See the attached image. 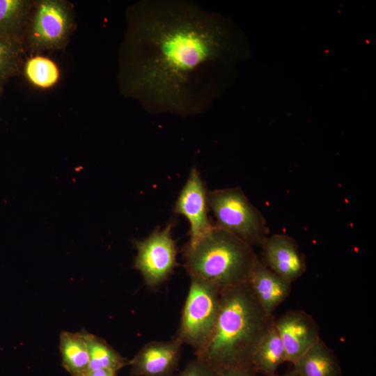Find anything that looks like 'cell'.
Returning a JSON list of instances; mask_svg holds the SVG:
<instances>
[{
	"mask_svg": "<svg viewBox=\"0 0 376 376\" xmlns=\"http://www.w3.org/2000/svg\"><path fill=\"white\" fill-rule=\"evenodd\" d=\"M122 86L153 113L200 114L224 88L237 58L225 19L183 0H146L128 13Z\"/></svg>",
	"mask_w": 376,
	"mask_h": 376,
	"instance_id": "cell-1",
	"label": "cell"
},
{
	"mask_svg": "<svg viewBox=\"0 0 376 376\" xmlns=\"http://www.w3.org/2000/svg\"><path fill=\"white\" fill-rule=\"evenodd\" d=\"M274 320L247 283L222 290L214 326L195 352L196 358L217 373L228 368L252 366V357Z\"/></svg>",
	"mask_w": 376,
	"mask_h": 376,
	"instance_id": "cell-2",
	"label": "cell"
},
{
	"mask_svg": "<svg viewBox=\"0 0 376 376\" xmlns=\"http://www.w3.org/2000/svg\"><path fill=\"white\" fill-rule=\"evenodd\" d=\"M184 265L190 276L220 290L246 284L259 260L252 246L215 225L182 249Z\"/></svg>",
	"mask_w": 376,
	"mask_h": 376,
	"instance_id": "cell-3",
	"label": "cell"
},
{
	"mask_svg": "<svg viewBox=\"0 0 376 376\" xmlns=\"http://www.w3.org/2000/svg\"><path fill=\"white\" fill-rule=\"evenodd\" d=\"M207 203L215 219L214 225L251 246H260L268 237L265 217L240 187L208 191Z\"/></svg>",
	"mask_w": 376,
	"mask_h": 376,
	"instance_id": "cell-4",
	"label": "cell"
},
{
	"mask_svg": "<svg viewBox=\"0 0 376 376\" xmlns=\"http://www.w3.org/2000/svg\"><path fill=\"white\" fill-rule=\"evenodd\" d=\"M190 278V286L175 338L182 344L191 345L196 352L206 342L213 329L221 290L201 279Z\"/></svg>",
	"mask_w": 376,
	"mask_h": 376,
	"instance_id": "cell-5",
	"label": "cell"
},
{
	"mask_svg": "<svg viewBox=\"0 0 376 376\" xmlns=\"http://www.w3.org/2000/svg\"><path fill=\"white\" fill-rule=\"evenodd\" d=\"M173 226L171 221L163 229L157 228L143 240L133 242L137 250L134 268L150 288L164 283L178 265L176 244L172 237Z\"/></svg>",
	"mask_w": 376,
	"mask_h": 376,
	"instance_id": "cell-6",
	"label": "cell"
},
{
	"mask_svg": "<svg viewBox=\"0 0 376 376\" xmlns=\"http://www.w3.org/2000/svg\"><path fill=\"white\" fill-rule=\"evenodd\" d=\"M70 4L61 0L40 1L27 31L29 47L35 52L58 49L68 40L72 27Z\"/></svg>",
	"mask_w": 376,
	"mask_h": 376,
	"instance_id": "cell-7",
	"label": "cell"
},
{
	"mask_svg": "<svg viewBox=\"0 0 376 376\" xmlns=\"http://www.w3.org/2000/svg\"><path fill=\"white\" fill-rule=\"evenodd\" d=\"M207 191L199 171L194 166L173 206V212L189 221V241L197 240L214 226L208 217Z\"/></svg>",
	"mask_w": 376,
	"mask_h": 376,
	"instance_id": "cell-8",
	"label": "cell"
},
{
	"mask_svg": "<svg viewBox=\"0 0 376 376\" xmlns=\"http://www.w3.org/2000/svg\"><path fill=\"white\" fill-rule=\"evenodd\" d=\"M284 345L287 362L294 363L320 338L313 318L301 310L288 311L274 321Z\"/></svg>",
	"mask_w": 376,
	"mask_h": 376,
	"instance_id": "cell-9",
	"label": "cell"
},
{
	"mask_svg": "<svg viewBox=\"0 0 376 376\" xmlns=\"http://www.w3.org/2000/svg\"><path fill=\"white\" fill-rule=\"evenodd\" d=\"M262 263L278 276L292 283L300 278L306 265L296 241L285 234L268 236L260 246Z\"/></svg>",
	"mask_w": 376,
	"mask_h": 376,
	"instance_id": "cell-10",
	"label": "cell"
},
{
	"mask_svg": "<svg viewBox=\"0 0 376 376\" xmlns=\"http://www.w3.org/2000/svg\"><path fill=\"white\" fill-rule=\"evenodd\" d=\"M183 344L175 337L170 340L146 344L129 361L131 374L136 376H171L180 358Z\"/></svg>",
	"mask_w": 376,
	"mask_h": 376,
	"instance_id": "cell-11",
	"label": "cell"
},
{
	"mask_svg": "<svg viewBox=\"0 0 376 376\" xmlns=\"http://www.w3.org/2000/svg\"><path fill=\"white\" fill-rule=\"evenodd\" d=\"M263 309L273 315L276 308L290 295L291 284L258 260L247 283Z\"/></svg>",
	"mask_w": 376,
	"mask_h": 376,
	"instance_id": "cell-12",
	"label": "cell"
},
{
	"mask_svg": "<svg viewBox=\"0 0 376 376\" xmlns=\"http://www.w3.org/2000/svg\"><path fill=\"white\" fill-rule=\"evenodd\" d=\"M292 365L299 376H342L337 357L321 338Z\"/></svg>",
	"mask_w": 376,
	"mask_h": 376,
	"instance_id": "cell-13",
	"label": "cell"
},
{
	"mask_svg": "<svg viewBox=\"0 0 376 376\" xmlns=\"http://www.w3.org/2000/svg\"><path fill=\"white\" fill-rule=\"evenodd\" d=\"M286 361L284 345L274 323L256 350L251 365L257 373L273 376L276 374L278 368Z\"/></svg>",
	"mask_w": 376,
	"mask_h": 376,
	"instance_id": "cell-14",
	"label": "cell"
},
{
	"mask_svg": "<svg viewBox=\"0 0 376 376\" xmlns=\"http://www.w3.org/2000/svg\"><path fill=\"white\" fill-rule=\"evenodd\" d=\"M59 340L63 368L72 376H82L89 367L88 349L84 330L76 333L63 331Z\"/></svg>",
	"mask_w": 376,
	"mask_h": 376,
	"instance_id": "cell-15",
	"label": "cell"
},
{
	"mask_svg": "<svg viewBox=\"0 0 376 376\" xmlns=\"http://www.w3.org/2000/svg\"><path fill=\"white\" fill-rule=\"evenodd\" d=\"M31 5L26 0H0V38L21 40Z\"/></svg>",
	"mask_w": 376,
	"mask_h": 376,
	"instance_id": "cell-16",
	"label": "cell"
},
{
	"mask_svg": "<svg viewBox=\"0 0 376 376\" xmlns=\"http://www.w3.org/2000/svg\"><path fill=\"white\" fill-rule=\"evenodd\" d=\"M88 354V370L106 369L117 373L129 361L120 354L105 340L84 330Z\"/></svg>",
	"mask_w": 376,
	"mask_h": 376,
	"instance_id": "cell-17",
	"label": "cell"
},
{
	"mask_svg": "<svg viewBox=\"0 0 376 376\" xmlns=\"http://www.w3.org/2000/svg\"><path fill=\"white\" fill-rule=\"evenodd\" d=\"M24 74L31 84L40 88L53 86L59 78L56 65L49 58L41 56H36L26 61Z\"/></svg>",
	"mask_w": 376,
	"mask_h": 376,
	"instance_id": "cell-18",
	"label": "cell"
},
{
	"mask_svg": "<svg viewBox=\"0 0 376 376\" xmlns=\"http://www.w3.org/2000/svg\"><path fill=\"white\" fill-rule=\"evenodd\" d=\"M22 41L0 38V82L8 80L19 71L22 61Z\"/></svg>",
	"mask_w": 376,
	"mask_h": 376,
	"instance_id": "cell-19",
	"label": "cell"
},
{
	"mask_svg": "<svg viewBox=\"0 0 376 376\" xmlns=\"http://www.w3.org/2000/svg\"><path fill=\"white\" fill-rule=\"evenodd\" d=\"M177 376H218L208 365L196 358L189 362Z\"/></svg>",
	"mask_w": 376,
	"mask_h": 376,
	"instance_id": "cell-20",
	"label": "cell"
},
{
	"mask_svg": "<svg viewBox=\"0 0 376 376\" xmlns=\"http://www.w3.org/2000/svg\"><path fill=\"white\" fill-rule=\"evenodd\" d=\"M256 374L251 366L228 368L217 373L218 376H256Z\"/></svg>",
	"mask_w": 376,
	"mask_h": 376,
	"instance_id": "cell-21",
	"label": "cell"
},
{
	"mask_svg": "<svg viewBox=\"0 0 376 376\" xmlns=\"http://www.w3.org/2000/svg\"><path fill=\"white\" fill-rule=\"evenodd\" d=\"M82 376H117L116 373L106 370V369H97V370H88Z\"/></svg>",
	"mask_w": 376,
	"mask_h": 376,
	"instance_id": "cell-22",
	"label": "cell"
},
{
	"mask_svg": "<svg viewBox=\"0 0 376 376\" xmlns=\"http://www.w3.org/2000/svg\"><path fill=\"white\" fill-rule=\"evenodd\" d=\"M273 376H299L293 370L282 375L275 374Z\"/></svg>",
	"mask_w": 376,
	"mask_h": 376,
	"instance_id": "cell-23",
	"label": "cell"
},
{
	"mask_svg": "<svg viewBox=\"0 0 376 376\" xmlns=\"http://www.w3.org/2000/svg\"><path fill=\"white\" fill-rule=\"evenodd\" d=\"M2 91H3V85H2V83L0 82V96L2 93Z\"/></svg>",
	"mask_w": 376,
	"mask_h": 376,
	"instance_id": "cell-24",
	"label": "cell"
}]
</instances>
